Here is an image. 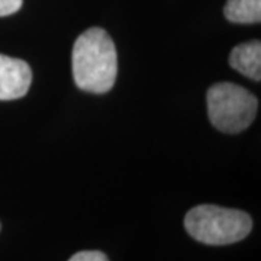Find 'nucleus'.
Segmentation results:
<instances>
[{
	"label": "nucleus",
	"mask_w": 261,
	"mask_h": 261,
	"mask_svg": "<svg viewBox=\"0 0 261 261\" xmlns=\"http://www.w3.org/2000/svg\"><path fill=\"white\" fill-rule=\"evenodd\" d=\"M224 15L233 23H258L261 20V0H228Z\"/></svg>",
	"instance_id": "6"
},
{
	"label": "nucleus",
	"mask_w": 261,
	"mask_h": 261,
	"mask_svg": "<svg viewBox=\"0 0 261 261\" xmlns=\"http://www.w3.org/2000/svg\"><path fill=\"white\" fill-rule=\"evenodd\" d=\"M0 231H2V224H0Z\"/></svg>",
	"instance_id": "9"
},
{
	"label": "nucleus",
	"mask_w": 261,
	"mask_h": 261,
	"mask_svg": "<svg viewBox=\"0 0 261 261\" xmlns=\"http://www.w3.org/2000/svg\"><path fill=\"white\" fill-rule=\"evenodd\" d=\"M71 64L79 89L94 94L108 93L118 75V54L113 39L102 28L87 29L75 39Z\"/></svg>",
	"instance_id": "1"
},
{
	"label": "nucleus",
	"mask_w": 261,
	"mask_h": 261,
	"mask_svg": "<svg viewBox=\"0 0 261 261\" xmlns=\"http://www.w3.org/2000/svg\"><path fill=\"white\" fill-rule=\"evenodd\" d=\"M187 233L206 245H228L243 241L252 229L250 215L238 209L216 205H199L185 218Z\"/></svg>",
	"instance_id": "2"
},
{
	"label": "nucleus",
	"mask_w": 261,
	"mask_h": 261,
	"mask_svg": "<svg viewBox=\"0 0 261 261\" xmlns=\"http://www.w3.org/2000/svg\"><path fill=\"white\" fill-rule=\"evenodd\" d=\"M68 261H109L108 255L102 251H80L75 252Z\"/></svg>",
	"instance_id": "7"
},
{
	"label": "nucleus",
	"mask_w": 261,
	"mask_h": 261,
	"mask_svg": "<svg viewBox=\"0 0 261 261\" xmlns=\"http://www.w3.org/2000/svg\"><path fill=\"white\" fill-rule=\"evenodd\" d=\"M23 0H0V18L16 13L22 8Z\"/></svg>",
	"instance_id": "8"
},
{
	"label": "nucleus",
	"mask_w": 261,
	"mask_h": 261,
	"mask_svg": "<svg viewBox=\"0 0 261 261\" xmlns=\"http://www.w3.org/2000/svg\"><path fill=\"white\" fill-rule=\"evenodd\" d=\"M229 65L245 77L261 80V42L251 41L240 44L229 54Z\"/></svg>",
	"instance_id": "5"
},
{
	"label": "nucleus",
	"mask_w": 261,
	"mask_h": 261,
	"mask_svg": "<svg viewBox=\"0 0 261 261\" xmlns=\"http://www.w3.org/2000/svg\"><path fill=\"white\" fill-rule=\"evenodd\" d=\"M32 70L27 61L0 54V100H16L28 93Z\"/></svg>",
	"instance_id": "4"
},
{
	"label": "nucleus",
	"mask_w": 261,
	"mask_h": 261,
	"mask_svg": "<svg viewBox=\"0 0 261 261\" xmlns=\"http://www.w3.org/2000/svg\"><path fill=\"white\" fill-rule=\"evenodd\" d=\"M207 115L216 129L238 134L255 119L257 97L233 83H216L207 90Z\"/></svg>",
	"instance_id": "3"
}]
</instances>
